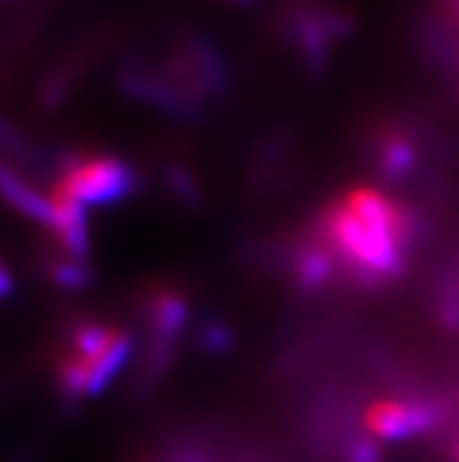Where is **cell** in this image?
I'll return each mask as SVG.
<instances>
[{
	"label": "cell",
	"instance_id": "6da1fadb",
	"mask_svg": "<svg viewBox=\"0 0 459 462\" xmlns=\"http://www.w3.org/2000/svg\"><path fill=\"white\" fill-rule=\"evenodd\" d=\"M326 228L340 254L372 277H390L401 270L403 230L378 228L361 221L347 205L335 207L326 218Z\"/></svg>",
	"mask_w": 459,
	"mask_h": 462
},
{
	"label": "cell",
	"instance_id": "7a4b0ae2",
	"mask_svg": "<svg viewBox=\"0 0 459 462\" xmlns=\"http://www.w3.org/2000/svg\"><path fill=\"white\" fill-rule=\"evenodd\" d=\"M61 183L82 205H111L132 193L134 174L123 160L94 158L73 164Z\"/></svg>",
	"mask_w": 459,
	"mask_h": 462
},
{
	"label": "cell",
	"instance_id": "3957f363",
	"mask_svg": "<svg viewBox=\"0 0 459 462\" xmlns=\"http://www.w3.org/2000/svg\"><path fill=\"white\" fill-rule=\"evenodd\" d=\"M129 350H132L129 336L117 334L111 347L101 352L99 357L69 359L61 369V383L66 385V390L76 394H99L111 383L113 375L120 371L124 359L129 357Z\"/></svg>",
	"mask_w": 459,
	"mask_h": 462
},
{
	"label": "cell",
	"instance_id": "277c9868",
	"mask_svg": "<svg viewBox=\"0 0 459 462\" xmlns=\"http://www.w3.org/2000/svg\"><path fill=\"white\" fill-rule=\"evenodd\" d=\"M436 413L425 404H401V402H382L371 406L366 425L380 439H406L413 434L425 432L434 425Z\"/></svg>",
	"mask_w": 459,
	"mask_h": 462
},
{
	"label": "cell",
	"instance_id": "5b68a950",
	"mask_svg": "<svg viewBox=\"0 0 459 462\" xmlns=\"http://www.w3.org/2000/svg\"><path fill=\"white\" fill-rule=\"evenodd\" d=\"M52 226L57 230L59 240L66 246V252L76 258H85L89 252L87 221H85V205L78 202L59 181L52 193Z\"/></svg>",
	"mask_w": 459,
	"mask_h": 462
},
{
	"label": "cell",
	"instance_id": "8992f818",
	"mask_svg": "<svg viewBox=\"0 0 459 462\" xmlns=\"http://www.w3.org/2000/svg\"><path fill=\"white\" fill-rule=\"evenodd\" d=\"M344 205L354 211L361 221H366L368 226L403 230V221H401V217H399L396 207L391 205L387 198H382L380 193H375V190H368V188L354 190V193H349V198Z\"/></svg>",
	"mask_w": 459,
	"mask_h": 462
},
{
	"label": "cell",
	"instance_id": "52a82bcc",
	"mask_svg": "<svg viewBox=\"0 0 459 462\" xmlns=\"http://www.w3.org/2000/svg\"><path fill=\"white\" fill-rule=\"evenodd\" d=\"M3 193L5 198L10 199L12 205L17 207L22 214L26 217L35 218V221H42V223H52V199L50 198H42L29 188L23 181H19L17 176L10 174V171H3Z\"/></svg>",
	"mask_w": 459,
	"mask_h": 462
},
{
	"label": "cell",
	"instance_id": "ba28073f",
	"mask_svg": "<svg viewBox=\"0 0 459 462\" xmlns=\"http://www.w3.org/2000/svg\"><path fill=\"white\" fill-rule=\"evenodd\" d=\"M186 303L179 296H162L155 303V328L164 340L179 331L186 324Z\"/></svg>",
	"mask_w": 459,
	"mask_h": 462
},
{
	"label": "cell",
	"instance_id": "9c48e42d",
	"mask_svg": "<svg viewBox=\"0 0 459 462\" xmlns=\"http://www.w3.org/2000/svg\"><path fill=\"white\" fill-rule=\"evenodd\" d=\"M117 331L104 327H82L76 334V346L80 357L92 359L99 357L101 352H106L111 347V343L115 340Z\"/></svg>",
	"mask_w": 459,
	"mask_h": 462
},
{
	"label": "cell",
	"instance_id": "30bf717a",
	"mask_svg": "<svg viewBox=\"0 0 459 462\" xmlns=\"http://www.w3.org/2000/svg\"><path fill=\"white\" fill-rule=\"evenodd\" d=\"M413 146L403 139H391L382 151V170L387 176H401L413 167Z\"/></svg>",
	"mask_w": 459,
	"mask_h": 462
},
{
	"label": "cell",
	"instance_id": "8fae6325",
	"mask_svg": "<svg viewBox=\"0 0 459 462\" xmlns=\"http://www.w3.org/2000/svg\"><path fill=\"white\" fill-rule=\"evenodd\" d=\"M298 275L308 289L319 287L328 280L331 275V258L326 256L324 252H308L300 258V268H298Z\"/></svg>",
	"mask_w": 459,
	"mask_h": 462
},
{
	"label": "cell",
	"instance_id": "7c38bea8",
	"mask_svg": "<svg viewBox=\"0 0 459 462\" xmlns=\"http://www.w3.org/2000/svg\"><path fill=\"white\" fill-rule=\"evenodd\" d=\"M54 273V282H57L59 287L66 289H80L85 287L89 282V273L85 268L76 263H61L52 270Z\"/></svg>",
	"mask_w": 459,
	"mask_h": 462
},
{
	"label": "cell",
	"instance_id": "4fadbf2b",
	"mask_svg": "<svg viewBox=\"0 0 459 462\" xmlns=\"http://www.w3.org/2000/svg\"><path fill=\"white\" fill-rule=\"evenodd\" d=\"M349 462H380V448L375 441H356L349 451Z\"/></svg>",
	"mask_w": 459,
	"mask_h": 462
},
{
	"label": "cell",
	"instance_id": "5bb4252c",
	"mask_svg": "<svg viewBox=\"0 0 459 462\" xmlns=\"http://www.w3.org/2000/svg\"><path fill=\"white\" fill-rule=\"evenodd\" d=\"M12 289V277H10V270L3 268L0 270V291H3V296H7Z\"/></svg>",
	"mask_w": 459,
	"mask_h": 462
},
{
	"label": "cell",
	"instance_id": "9a60e30c",
	"mask_svg": "<svg viewBox=\"0 0 459 462\" xmlns=\"http://www.w3.org/2000/svg\"><path fill=\"white\" fill-rule=\"evenodd\" d=\"M457 462H459V448H457Z\"/></svg>",
	"mask_w": 459,
	"mask_h": 462
},
{
	"label": "cell",
	"instance_id": "2e32d148",
	"mask_svg": "<svg viewBox=\"0 0 459 462\" xmlns=\"http://www.w3.org/2000/svg\"><path fill=\"white\" fill-rule=\"evenodd\" d=\"M237 3H244V0H237Z\"/></svg>",
	"mask_w": 459,
	"mask_h": 462
}]
</instances>
